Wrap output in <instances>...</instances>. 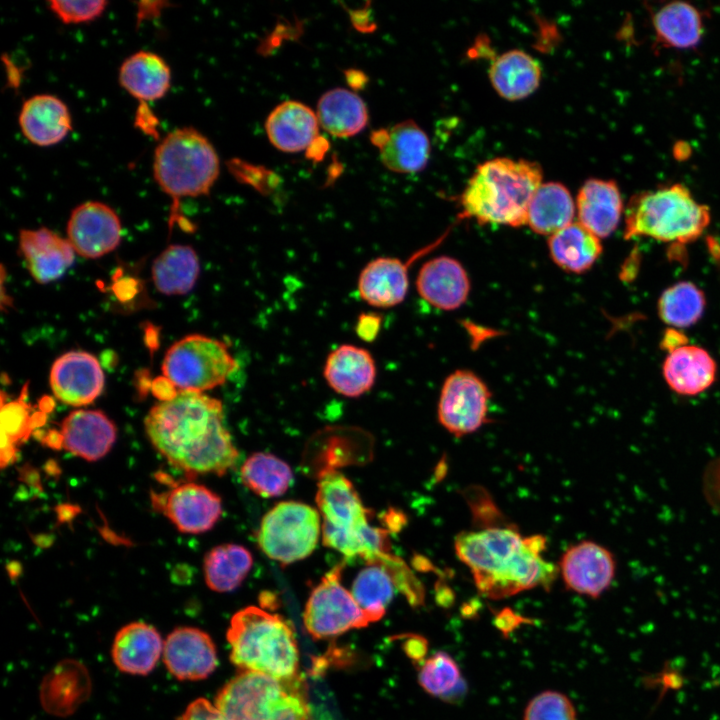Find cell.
<instances>
[{
  "instance_id": "cell-1",
  "label": "cell",
  "mask_w": 720,
  "mask_h": 720,
  "mask_svg": "<svg viewBox=\"0 0 720 720\" xmlns=\"http://www.w3.org/2000/svg\"><path fill=\"white\" fill-rule=\"evenodd\" d=\"M144 424L154 448L188 476H221L238 460L222 403L203 392L178 390L153 406Z\"/></svg>"
},
{
  "instance_id": "cell-2",
  "label": "cell",
  "mask_w": 720,
  "mask_h": 720,
  "mask_svg": "<svg viewBox=\"0 0 720 720\" xmlns=\"http://www.w3.org/2000/svg\"><path fill=\"white\" fill-rule=\"evenodd\" d=\"M457 557L471 570L485 597L502 599L536 587L549 589L559 569L542 557L543 535L524 537L517 529L492 526L459 533Z\"/></svg>"
},
{
  "instance_id": "cell-3",
  "label": "cell",
  "mask_w": 720,
  "mask_h": 720,
  "mask_svg": "<svg viewBox=\"0 0 720 720\" xmlns=\"http://www.w3.org/2000/svg\"><path fill=\"white\" fill-rule=\"evenodd\" d=\"M542 169L526 159L498 157L480 164L460 196L463 217L480 224H527L530 201L542 184Z\"/></svg>"
},
{
  "instance_id": "cell-4",
  "label": "cell",
  "mask_w": 720,
  "mask_h": 720,
  "mask_svg": "<svg viewBox=\"0 0 720 720\" xmlns=\"http://www.w3.org/2000/svg\"><path fill=\"white\" fill-rule=\"evenodd\" d=\"M316 503L325 546L340 552L346 560L359 557L367 564L389 552L388 532L369 523V510L341 472L334 468L320 471Z\"/></svg>"
},
{
  "instance_id": "cell-5",
  "label": "cell",
  "mask_w": 720,
  "mask_h": 720,
  "mask_svg": "<svg viewBox=\"0 0 720 720\" xmlns=\"http://www.w3.org/2000/svg\"><path fill=\"white\" fill-rule=\"evenodd\" d=\"M230 660L241 671L278 679L298 675L299 650L292 626L281 616L249 606L230 621Z\"/></svg>"
},
{
  "instance_id": "cell-6",
  "label": "cell",
  "mask_w": 720,
  "mask_h": 720,
  "mask_svg": "<svg viewBox=\"0 0 720 720\" xmlns=\"http://www.w3.org/2000/svg\"><path fill=\"white\" fill-rule=\"evenodd\" d=\"M624 215L626 240L641 236L675 245L698 239L710 223L709 208L680 183L636 193Z\"/></svg>"
},
{
  "instance_id": "cell-7",
  "label": "cell",
  "mask_w": 720,
  "mask_h": 720,
  "mask_svg": "<svg viewBox=\"0 0 720 720\" xmlns=\"http://www.w3.org/2000/svg\"><path fill=\"white\" fill-rule=\"evenodd\" d=\"M220 172L218 154L201 132L181 127L161 139L154 151L153 177L176 214L183 197L207 195Z\"/></svg>"
},
{
  "instance_id": "cell-8",
  "label": "cell",
  "mask_w": 720,
  "mask_h": 720,
  "mask_svg": "<svg viewBox=\"0 0 720 720\" xmlns=\"http://www.w3.org/2000/svg\"><path fill=\"white\" fill-rule=\"evenodd\" d=\"M224 720H313L305 682L241 671L218 692Z\"/></svg>"
},
{
  "instance_id": "cell-9",
  "label": "cell",
  "mask_w": 720,
  "mask_h": 720,
  "mask_svg": "<svg viewBox=\"0 0 720 720\" xmlns=\"http://www.w3.org/2000/svg\"><path fill=\"white\" fill-rule=\"evenodd\" d=\"M237 367L223 341L191 334L167 350L162 372L164 378L179 391L203 392L222 385Z\"/></svg>"
},
{
  "instance_id": "cell-10",
  "label": "cell",
  "mask_w": 720,
  "mask_h": 720,
  "mask_svg": "<svg viewBox=\"0 0 720 720\" xmlns=\"http://www.w3.org/2000/svg\"><path fill=\"white\" fill-rule=\"evenodd\" d=\"M321 534L318 510L302 502L283 501L264 515L257 542L267 557L287 565L308 557Z\"/></svg>"
},
{
  "instance_id": "cell-11",
  "label": "cell",
  "mask_w": 720,
  "mask_h": 720,
  "mask_svg": "<svg viewBox=\"0 0 720 720\" xmlns=\"http://www.w3.org/2000/svg\"><path fill=\"white\" fill-rule=\"evenodd\" d=\"M342 567L340 564L328 571L306 602L304 625L314 639L332 638L370 624L351 592L341 584Z\"/></svg>"
},
{
  "instance_id": "cell-12",
  "label": "cell",
  "mask_w": 720,
  "mask_h": 720,
  "mask_svg": "<svg viewBox=\"0 0 720 720\" xmlns=\"http://www.w3.org/2000/svg\"><path fill=\"white\" fill-rule=\"evenodd\" d=\"M491 392L475 373L456 370L444 381L438 402L440 424L460 437L477 431L487 422Z\"/></svg>"
},
{
  "instance_id": "cell-13",
  "label": "cell",
  "mask_w": 720,
  "mask_h": 720,
  "mask_svg": "<svg viewBox=\"0 0 720 720\" xmlns=\"http://www.w3.org/2000/svg\"><path fill=\"white\" fill-rule=\"evenodd\" d=\"M151 501L154 510L166 516L183 533L206 532L222 514L221 498L195 482L182 483L161 493L152 492Z\"/></svg>"
},
{
  "instance_id": "cell-14",
  "label": "cell",
  "mask_w": 720,
  "mask_h": 720,
  "mask_svg": "<svg viewBox=\"0 0 720 720\" xmlns=\"http://www.w3.org/2000/svg\"><path fill=\"white\" fill-rule=\"evenodd\" d=\"M558 569L569 590L598 598L615 577L616 561L606 547L584 540L571 545L563 553Z\"/></svg>"
},
{
  "instance_id": "cell-15",
  "label": "cell",
  "mask_w": 720,
  "mask_h": 720,
  "mask_svg": "<svg viewBox=\"0 0 720 720\" xmlns=\"http://www.w3.org/2000/svg\"><path fill=\"white\" fill-rule=\"evenodd\" d=\"M117 213L100 201H87L73 209L67 223L68 240L75 253L95 259L113 251L121 240Z\"/></svg>"
},
{
  "instance_id": "cell-16",
  "label": "cell",
  "mask_w": 720,
  "mask_h": 720,
  "mask_svg": "<svg viewBox=\"0 0 720 720\" xmlns=\"http://www.w3.org/2000/svg\"><path fill=\"white\" fill-rule=\"evenodd\" d=\"M49 381L58 400L80 407L91 404L102 393L105 377L94 355L69 351L54 361Z\"/></svg>"
},
{
  "instance_id": "cell-17",
  "label": "cell",
  "mask_w": 720,
  "mask_h": 720,
  "mask_svg": "<svg viewBox=\"0 0 720 720\" xmlns=\"http://www.w3.org/2000/svg\"><path fill=\"white\" fill-rule=\"evenodd\" d=\"M163 659L168 671L181 681L205 679L218 664L213 640L195 627L174 629L164 642Z\"/></svg>"
},
{
  "instance_id": "cell-18",
  "label": "cell",
  "mask_w": 720,
  "mask_h": 720,
  "mask_svg": "<svg viewBox=\"0 0 720 720\" xmlns=\"http://www.w3.org/2000/svg\"><path fill=\"white\" fill-rule=\"evenodd\" d=\"M371 141L378 147L384 166L393 172H418L428 163L429 138L413 120H405L388 129L374 131Z\"/></svg>"
},
{
  "instance_id": "cell-19",
  "label": "cell",
  "mask_w": 720,
  "mask_h": 720,
  "mask_svg": "<svg viewBox=\"0 0 720 720\" xmlns=\"http://www.w3.org/2000/svg\"><path fill=\"white\" fill-rule=\"evenodd\" d=\"M19 248L30 274L41 284L58 280L74 262L69 240L48 228L21 230Z\"/></svg>"
},
{
  "instance_id": "cell-20",
  "label": "cell",
  "mask_w": 720,
  "mask_h": 720,
  "mask_svg": "<svg viewBox=\"0 0 720 720\" xmlns=\"http://www.w3.org/2000/svg\"><path fill=\"white\" fill-rule=\"evenodd\" d=\"M438 243L439 240L417 252L409 262L385 256L371 260L358 278L357 288L362 300L376 308H390L400 304L408 291L410 263Z\"/></svg>"
},
{
  "instance_id": "cell-21",
  "label": "cell",
  "mask_w": 720,
  "mask_h": 720,
  "mask_svg": "<svg viewBox=\"0 0 720 720\" xmlns=\"http://www.w3.org/2000/svg\"><path fill=\"white\" fill-rule=\"evenodd\" d=\"M60 434L62 448L87 461H96L112 448L117 429L100 410L79 409L64 418Z\"/></svg>"
},
{
  "instance_id": "cell-22",
  "label": "cell",
  "mask_w": 720,
  "mask_h": 720,
  "mask_svg": "<svg viewBox=\"0 0 720 720\" xmlns=\"http://www.w3.org/2000/svg\"><path fill=\"white\" fill-rule=\"evenodd\" d=\"M416 287L426 302L438 309L449 311L466 302L470 292V280L458 260L440 256L428 260L420 268Z\"/></svg>"
},
{
  "instance_id": "cell-23",
  "label": "cell",
  "mask_w": 720,
  "mask_h": 720,
  "mask_svg": "<svg viewBox=\"0 0 720 720\" xmlns=\"http://www.w3.org/2000/svg\"><path fill=\"white\" fill-rule=\"evenodd\" d=\"M91 689V678L85 665L75 659H65L43 678L40 702L47 713L66 717L89 698Z\"/></svg>"
},
{
  "instance_id": "cell-24",
  "label": "cell",
  "mask_w": 720,
  "mask_h": 720,
  "mask_svg": "<svg viewBox=\"0 0 720 720\" xmlns=\"http://www.w3.org/2000/svg\"><path fill=\"white\" fill-rule=\"evenodd\" d=\"M18 123L23 136L40 147L58 144L72 129L67 105L51 94H37L26 99Z\"/></svg>"
},
{
  "instance_id": "cell-25",
  "label": "cell",
  "mask_w": 720,
  "mask_h": 720,
  "mask_svg": "<svg viewBox=\"0 0 720 720\" xmlns=\"http://www.w3.org/2000/svg\"><path fill=\"white\" fill-rule=\"evenodd\" d=\"M578 222L598 238L610 236L624 211L623 199L613 180L591 178L580 188L577 200Z\"/></svg>"
},
{
  "instance_id": "cell-26",
  "label": "cell",
  "mask_w": 720,
  "mask_h": 720,
  "mask_svg": "<svg viewBox=\"0 0 720 720\" xmlns=\"http://www.w3.org/2000/svg\"><path fill=\"white\" fill-rule=\"evenodd\" d=\"M323 375L328 385L346 397H359L375 383L376 365L365 348L343 344L327 357Z\"/></svg>"
},
{
  "instance_id": "cell-27",
  "label": "cell",
  "mask_w": 720,
  "mask_h": 720,
  "mask_svg": "<svg viewBox=\"0 0 720 720\" xmlns=\"http://www.w3.org/2000/svg\"><path fill=\"white\" fill-rule=\"evenodd\" d=\"M317 114L298 101L277 105L265 122L267 136L274 147L288 153L303 151L318 136Z\"/></svg>"
},
{
  "instance_id": "cell-28",
  "label": "cell",
  "mask_w": 720,
  "mask_h": 720,
  "mask_svg": "<svg viewBox=\"0 0 720 720\" xmlns=\"http://www.w3.org/2000/svg\"><path fill=\"white\" fill-rule=\"evenodd\" d=\"M163 648L164 642L153 626L133 622L123 626L115 635L112 659L124 673L147 675L155 668Z\"/></svg>"
},
{
  "instance_id": "cell-29",
  "label": "cell",
  "mask_w": 720,
  "mask_h": 720,
  "mask_svg": "<svg viewBox=\"0 0 720 720\" xmlns=\"http://www.w3.org/2000/svg\"><path fill=\"white\" fill-rule=\"evenodd\" d=\"M717 365L702 347L684 345L670 353L663 363V376L671 390L695 396L707 390L716 379Z\"/></svg>"
},
{
  "instance_id": "cell-30",
  "label": "cell",
  "mask_w": 720,
  "mask_h": 720,
  "mask_svg": "<svg viewBox=\"0 0 720 720\" xmlns=\"http://www.w3.org/2000/svg\"><path fill=\"white\" fill-rule=\"evenodd\" d=\"M118 80L128 94L146 104L166 95L171 85V69L160 55L140 50L122 62Z\"/></svg>"
},
{
  "instance_id": "cell-31",
  "label": "cell",
  "mask_w": 720,
  "mask_h": 720,
  "mask_svg": "<svg viewBox=\"0 0 720 720\" xmlns=\"http://www.w3.org/2000/svg\"><path fill=\"white\" fill-rule=\"evenodd\" d=\"M656 44L666 48H694L703 35L702 12L685 1L663 4L651 14Z\"/></svg>"
},
{
  "instance_id": "cell-32",
  "label": "cell",
  "mask_w": 720,
  "mask_h": 720,
  "mask_svg": "<svg viewBox=\"0 0 720 720\" xmlns=\"http://www.w3.org/2000/svg\"><path fill=\"white\" fill-rule=\"evenodd\" d=\"M489 79L504 99L515 101L532 94L541 81V66L530 54L512 49L497 56L491 63Z\"/></svg>"
},
{
  "instance_id": "cell-33",
  "label": "cell",
  "mask_w": 720,
  "mask_h": 720,
  "mask_svg": "<svg viewBox=\"0 0 720 720\" xmlns=\"http://www.w3.org/2000/svg\"><path fill=\"white\" fill-rule=\"evenodd\" d=\"M321 127L339 138L361 132L368 123V110L364 101L354 92L335 88L324 93L317 105Z\"/></svg>"
},
{
  "instance_id": "cell-34",
  "label": "cell",
  "mask_w": 720,
  "mask_h": 720,
  "mask_svg": "<svg viewBox=\"0 0 720 720\" xmlns=\"http://www.w3.org/2000/svg\"><path fill=\"white\" fill-rule=\"evenodd\" d=\"M574 215L570 191L559 182H545L530 201L527 224L535 233L552 236L571 224Z\"/></svg>"
},
{
  "instance_id": "cell-35",
  "label": "cell",
  "mask_w": 720,
  "mask_h": 720,
  "mask_svg": "<svg viewBox=\"0 0 720 720\" xmlns=\"http://www.w3.org/2000/svg\"><path fill=\"white\" fill-rule=\"evenodd\" d=\"M548 248L556 265L577 274L589 270L602 253L600 238L579 222H572L550 236Z\"/></svg>"
},
{
  "instance_id": "cell-36",
  "label": "cell",
  "mask_w": 720,
  "mask_h": 720,
  "mask_svg": "<svg viewBox=\"0 0 720 720\" xmlns=\"http://www.w3.org/2000/svg\"><path fill=\"white\" fill-rule=\"evenodd\" d=\"M200 273L195 250L188 245L168 246L152 265V280L156 289L167 296L184 295L193 289Z\"/></svg>"
},
{
  "instance_id": "cell-37",
  "label": "cell",
  "mask_w": 720,
  "mask_h": 720,
  "mask_svg": "<svg viewBox=\"0 0 720 720\" xmlns=\"http://www.w3.org/2000/svg\"><path fill=\"white\" fill-rule=\"evenodd\" d=\"M253 564L249 550L237 544H221L204 558L207 586L216 592L235 590L247 577Z\"/></svg>"
},
{
  "instance_id": "cell-38",
  "label": "cell",
  "mask_w": 720,
  "mask_h": 720,
  "mask_svg": "<svg viewBox=\"0 0 720 720\" xmlns=\"http://www.w3.org/2000/svg\"><path fill=\"white\" fill-rule=\"evenodd\" d=\"M240 477L248 489L264 498L283 495L293 482L290 466L282 459L263 452L254 453L244 461Z\"/></svg>"
},
{
  "instance_id": "cell-39",
  "label": "cell",
  "mask_w": 720,
  "mask_h": 720,
  "mask_svg": "<svg viewBox=\"0 0 720 720\" xmlns=\"http://www.w3.org/2000/svg\"><path fill=\"white\" fill-rule=\"evenodd\" d=\"M396 586L388 571L368 564L356 575L351 594L370 623L380 620L391 603Z\"/></svg>"
},
{
  "instance_id": "cell-40",
  "label": "cell",
  "mask_w": 720,
  "mask_h": 720,
  "mask_svg": "<svg viewBox=\"0 0 720 720\" xmlns=\"http://www.w3.org/2000/svg\"><path fill=\"white\" fill-rule=\"evenodd\" d=\"M705 305L703 291L692 282L681 281L663 291L657 309L664 323L679 329L695 324L702 317Z\"/></svg>"
},
{
  "instance_id": "cell-41",
  "label": "cell",
  "mask_w": 720,
  "mask_h": 720,
  "mask_svg": "<svg viewBox=\"0 0 720 720\" xmlns=\"http://www.w3.org/2000/svg\"><path fill=\"white\" fill-rule=\"evenodd\" d=\"M418 682L429 695L449 702L463 696L467 688L457 662L444 651L421 663Z\"/></svg>"
},
{
  "instance_id": "cell-42",
  "label": "cell",
  "mask_w": 720,
  "mask_h": 720,
  "mask_svg": "<svg viewBox=\"0 0 720 720\" xmlns=\"http://www.w3.org/2000/svg\"><path fill=\"white\" fill-rule=\"evenodd\" d=\"M25 393L18 400L2 404V468L16 459V445L27 439L35 425L38 424L34 421L37 416L30 415L29 406L23 398Z\"/></svg>"
},
{
  "instance_id": "cell-43",
  "label": "cell",
  "mask_w": 720,
  "mask_h": 720,
  "mask_svg": "<svg viewBox=\"0 0 720 720\" xmlns=\"http://www.w3.org/2000/svg\"><path fill=\"white\" fill-rule=\"evenodd\" d=\"M523 720H577V711L567 695L546 690L527 703Z\"/></svg>"
},
{
  "instance_id": "cell-44",
  "label": "cell",
  "mask_w": 720,
  "mask_h": 720,
  "mask_svg": "<svg viewBox=\"0 0 720 720\" xmlns=\"http://www.w3.org/2000/svg\"><path fill=\"white\" fill-rule=\"evenodd\" d=\"M105 0H51L49 9L64 24H80L93 21L105 11Z\"/></svg>"
},
{
  "instance_id": "cell-45",
  "label": "cell",
  "mask_w": 720,
  "mask_h": 720,
  "mask_svg": "<svg viewBox=\"0 0 720 720\" xmlns=\"http://www.w3.org/2000/svg\"><path fill=\"white\" fill-rule=\"evenodd\" d=\"M703 492L708 504L720 514V457L711 461L705 469Z\"/></svg>"
},
{
  "instance_id": "cell-46",
  "label": "cell",
  "mask_w": 720,
  "mask_h": 720,
  "mask_svg": "<svg viewBox=\"0 0 720 720\" xmlns=\"http://www.w3.org/2000/svg\"><path fill=\"white\" fill-rule=\"evenodd\" d=\"M180 720H224L216 706L204 698H198L190 703Z\"/></svg>"
},
{
  "instance_id": "cell-47",
  "label": "cell",
  "mask_w": 720,
  "mask_h": 720,
  "mask_svg": "<svg viewBox=\"0 0 720 720\" xmlns=\"http://www.w3.org/2000/svg\"><path fill=\"white\" fill-rule=\"evenodd\" d=\"M382 317L377 313H363L356 324V332L364 341H373L381 328Z\"/></svg>"
},
{
  "instance_id": "cell-48",
  "label": "cell",
  "mask_w": 720,
  "mask_h": 720,
  "mask_svg": "<svg viewBox=\"0 0 720 720\" xmlns=\"http://www.w3.org/2000/svg\"><path fill=\"white\" fill-rule=\"evenodd\" d=\"M403 649L406 654L416 662H423L427 653L428 645L424 637L419 635H407Z\"/></svg>"
},
{
  "instance_id": "cell-49",
  "label": "cell",
  "mask_w": 720,
  "mask_h": 720,
  "mask_svg": "<svg viewBox=\"0 0 720 720\" xmlns=\"http://www.w3.org/2000/svg\"><path fill=\"white\" fill-rule=\"evenodd\" d=\"M135 124L143 132L157 136L158 120L146 104H140L136 112Z\"/></svg>"
},
{
  "instance_id": "cell-50",
  "label": "cell",
  "mask_w": 720,
  "mask_h": 720,
  "mask_svg": "<svg viewBox=\"0 0 720 720\" xmlns=\"http://www.w3.org/2000/svg\"><path fill=\"white\" fill-rule=\"evenodd\" d=\"M522 622H528L527 619L514 614L511 610H502L495 618L496 627L507 636L508 633L517 628Z\"/></svg>"
},
{
  "instance_id": "cell-51",
  "label": "cell",
  "mask_w": 720,
  "mask_h": 720,
  "mask_svg": "<svg viewBox=\"0 0 720 720\" xmlns=\"http://www.w3.org/2000/svg\"><path fill=\"white\" fill-rule=\"evenodd\" d=\"M688 339L680 329L668 328L665 330L662 340L660 342L661 348L668 353L687 345Z\"/></svg>"
},
{
  "instance_id": "cell-52",
  "label": "cell",
  "mask_w": 720,
  "mask_h": 720,
  "mask_svg": "<svg viewBox=\"0 0 720 720\" xmlns=\"http://www.w3.org/2000/svg\"><path fill=\"white\" fill-rule=\"evenodd\" d=\"M138 24L141 20L151 19L160 15L161 11L168 5L164 1L138 2L137 3Z\"/></svg>"
}]
</instances>
